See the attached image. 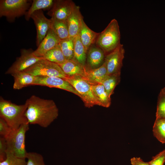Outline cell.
Wrapping results in <instances>:
<instances>
[{"label":"cell","mask_w":165,"mask_h":165,"mask_svg":"<svg viewBox=\"0 0 165 165\" xmlns=\"http://www.w3.org/2000/svg\"><path fill=\"white\" fill-rule=\"evenodd\" d=\"M25 115L28 123L46 128L58 116V109L52 100L45 99L35 95L27 99Z\"/></svg>","instance_id":"cell-1"},{"label":"cell","mask_w":165,"mask_h":165,"mask_svg":"<svg viewBox=\"0 0 165 165\" xmlns=\"http://www.w3.org/2000/svg\"><path fill=\"white\" fill-rule=\"evenodd\" d=\"M27 108L26 103L17 105L0 97V117L6 122L12 130L18 129L23 124L28 123L25 115Z\"/></svg>","instance_id":"cell-2"},{"label":"cell","mask_w":165,"mask_h":165,"mask_svg":"<svg viewBox=\"0 0 165 165\" xmlns=\"http://www.w3.org/2000/svg\"><path fill=\"white\" fill-rule=\"evenodd\" d=\"M120 34L117 21L112 20L105 29L100 33L96 45L104 52L105 56L115 50L120 43Z\"/></svg>","instance_id":"cell-3"},{"label":"cell","mask_w":165,"mask_h":165,"mask_svg":"<svg viewBox=\"0 0 165 165\" xmlns=\"http://www.w3.org/2000/svg\"><path fill=\"white\" fill-rule=\"evenodd\" d=\"M29 124H22L18 129L12 130L6 138L7 152L21 158H26L28 152L25 145V135L29 129Z\"/></svg>","instance_id":"cell-4"},{"label":"cell","mask_w":165,"mask_h":165,"mask_svg":"<svg viewBox=\"0 0 165 165\" xmlns=\"http://www.w3.org/2000/svg\"><path fill=\"white\" fill-rule=\"evenodd\" d=\"M69 82L81 97L85 106L90 108L94 105L100 106L92 90L91 85L81 75L68 76L64 79Z\"/></svg>","instance_id":"cell-5"},{"label":"cell","mask_w":165,"mask_h":165,"mask_svg":"<svg viewBox=\"0 0 165 165\" xmlns=\"http://www.w3.org/2000/svg\"><path fill=\"white\" fill-rule=\"evenodd\" d=\"M28 0H1L0 16H5L8 21H13L16 18L25 15L31 4Z\"/></svg>","instance_id":"cell-6"},{"label":"cell","mask_w":165,"mask_h":165,"mask_svg":"<svg viewBox=\"0 0 165 165\" xmlns=\"http://www.w3.org/2000/svg\"><path fill=\"white\" fill-rule=\"evenodd\" d=\"M23 71L34 76L57 77L64 79L67 76L58 64L43 58Z\"/></svg>","instance_id":"cell-7"},{"label":"cell","mask_w":165,"mask_h":165,"mask_svg":"<svg viewBox=\"0 0 165 165\" xmlns=\"http://www.w3.org/2000/svg\"><path fill=\"white\" fill-rule=\"evenodd\" d=\"M31 49H22L20 50V55L7 70L5 73L11 75L23 71L29 68L43 57L36 56Z\"/></svg>","instance_id":"cell-8"},{"label":"cell","mask_w":165,"mask_h":165,"mask_svg":"<svg viewBox=\"0 0 165 165\" xmlns=\"http://www.w3.org/2000/svg\"><path fill=\"white\" fill-rule=\"evenodd\" d=\"M124 54L123 45L120 44L115 50L105 56V61L108 75H120Z\"/></svg>","instance_id":"cell-9"},{"label":"cell","mask_w":165,"mask_h":165,"mask_svg":"<svg viewBox=\"0 0 165 165\" xmlns=\"http://www.w3.org/2000/svg\"><path fill=\"white\" fill-rule=\"evenodd\" d=\"M35 80L33 85H39L56 88L71 92L81 97L73 87L64 79L57 77L35 76Z\"/></svg>","instance_id":"cell-10"},{"label":"cell","mask_w":165,"mask_h":165,"mask_svg":"<svg viewBox=\"0 0 165 165\" xmlns=\"http://www.w3.org/2000/svg\"><path fill=\"white\" fill-rule=\"evenodd\" d=\"M37 31V45L39 46L51 28V20L44 15L42 10L36 11L31 15Z\"/></svg>","instance_id":"cell-11"},{"label":"cell","mask_w":165,"mask_h":165,"mask_svg":"<svg viewBox=\"0 0 165 165\" xmlns=\"http://www.w3.org/2000/svg\"><path fill=\"white\" fill-rule=\"evenodd\" d=\"M75 3L70 0H54L53 6L47 13L52 18L67 21Z\"/></svg>","instance_id":"cell-12"},{"label":"cell","mask_w":165,"mask_h":165,"mask_svg":"<svg viewBox=\"0 0 165 165\" xmlns=\"http://www.w3.org/2000/svg\"><path fill=\"white\" fill-rule=\"evenodd\" d=\"M60 41L59 37L51 28L37 48L34 51L33 54L37 57H42L48 51L58 45Z\"/></svg>","instance_id":"cell-13"},{"label":"cell","mask_w":165,"mask_h":165,"mask_svg":"<svg viewBox=\"0 0 165 165\" xmlns=\"http://www.w3.org/2000/svg\"><path fill=\"white\" fill-rule=\"evenodd\" d=\"M79 8V7L75 3L67 20L69 38H74L79 34L83 20Z\"/></svg>","instance_id":"cell-14"},{"label":"cell","mask_w":165,"mask_h":165,"mask_svg":"<svg viewBox=\"0 0 165 165\" xmlns=\"http://www.w3.org/2000/svg\"><path fill=\"white\" fill-rule=\"evenodd\" d=\"M105 55L104 52L95 44L92 45L88 49L87 54L86 62L87 68H97L103 63Z\"/></svg>","instance_id":"cell-15"},{"label":"cell","mask_w":165,"mask_h":165,"mask_svg":"<svg viewBox=\"0 0 165 165\" xmlns=\"http://www.w3.org/2000/svg\"><path fill=\"white\" fill-rule=\"evenodd\" d=\"M83 77L91 85L101 84L107 75L106 63L105 61L99 67L94 69L86 68Z\"/></svg>","instance_id":"cell-16"},{"label":"cell","mask_w":165,"mask_h":165,"mask_svg":"<svg viewBox=\"0 0 165 165\" xmlns=\"http://www.w3.org/2000/svg\"><path fill=\"white\" fill-rule=\"evenodd\" d=\"M99 33L91 30L86 25L83 20L78 35L81 41L87 51L90 47L95 43Z\"/></svg>","instance_id":"cell-17"},{"label":"cell","mask_w":165,"mask_h":165,"mask_svg":"<svg viewBox=\"0 0 165 165\" xmlns=\"http://www.w3.org/2000/svg\"><path fill=\"white\" fill-rule=\"evenodd\" d=\"M58 65L66 76L79 75L83 77L85 76V66H83L73 60H66Z\"/></svg>","instance_id":"cell-18"},{"label":"cell","mask_w":165,"mask_h":165,"mask_svg":"<svg viewBox=\"0 0 165 165\" xmlns=\"http://www.w3.org/2000/svg\"><path fill=\"white\" fill-rule=\"evenodd\" d=\"M11 75L14 79L13 87L15 90H20L28 86L33 85L36 78L35 76L24 71L17 72Z\"/></svg>","instance_id":"cell-19"},{"label":"cell","mask_w":165,"mask_h":165,"mask_svg":"<svg viewBox=\"0 0 165 165\" xmlns=\"http://www.w3.org/2000/svg\"><path fill=\"white\" fill-rule=\"evenodd\" d=\"M74 50L73 60L85 67L87 51L81 41L79 35L74 38Z\"/></svg>","instance_id":"cell-20"},{"label":"cell","mask_w":165,"mask_h":165,"mask_svg":"<svg viewBox=\"0 0 165 165\" xmlns=\"http://www.w3.org/2000/svg\"><path fill=\"white\" fill-rule=\"evenodd\" d=\"M93 92L100 104V106L109 107L111 104V99L104 86L101 84L91 85Z\"/></svg>","instance_id":"cell-21"},{"label":"cell","mask_w":165,"mask_h":165,"mask_svg":"<svg viewBox=\"0 0 165 165\" xmlns=\"http://www.w3.org/2000/svg\"><path fill=\"white\" fill-rule=\"evenodd\" d=\"M51 28L61 40L69 37L68 28L67 21L59 20L51 18Z\"/></svg>","instance_id":"cell-22"},{"label":"cell","mask_w":165,"mask_h":165,"mask_svg":"<svg viewBox=\"0 0 165 165\" xmlns=\"http://www.w3.org/2000/svg\"><path fill=\"white\" fill-rule=\"evenodd\" d=\"M54 1L53 0H33L31 6L24 15L25 19L28 21L31 15L36 11L51 9Z\"/></svg>","instance_id":"cell-23"},{"label":"cell","mask_w":165,"mask_h":165,"mask_svg":"<svg viewBox=\"0 0 165 165\" xmlns=\"http://www.w3.org/2000/svg\"><path fill=\"white\" fill-rule=\"evenodd\" d=\"M42 57L58 64H62L66 61L59 44L48 51Z\"/></svg>","instance_id":"cell-24"},{"label":"cell","mask_w":165,"mask_h":165,"mask_svg":"<svg viewBox=\"0 0 165 165\" xmlns=\"http://www.w3.org/2000/svg\"><path fill=\"white\" fill-rule=\"evenodd\" d=\"M74 38H68L61 40L59 44L66 60L73 59L74 57Z\"/></svg>","instance_id":"cell-25"},{"label":"cell","mask_w":165,"mask_h":165,"mask_svg":"<svg viewBox=\"0 0 165 165\" xmlns=\"http://www.w3.org/2000/svg\"><path fill=\"white\" fill-rule=\"evenodd\" d=\"M152 131L154 136L158 141L165 143V119H156Z\"/></svg>","instance_id":"cell-26"},{"label":"cell","mask_w":165,"mask_h":165,"mask_svg":"<svg viewBox=\"0 0 165 165\" xmlns=\"http://www.w3.org/2000/svg\"><path fill=\"white\" fill-rule=\"evenodd\" d=\"M120 75H107L101 83L110 97L113 94L116 87L120 82Z\"/></svg>","instance_id":"cell-27"},{"label":"cell","mask_w":165,"mask_h":165,"mask_svg":"<svg viewBox=\"0 0 165 165\" xmlns=\"http://www.w3.org/2000/svg\"><path fill=\"white\" fill-rule=\"evenodd\" d=\"M26 159L18 157L12 153L6 152V159L0 162V165H26Z\"/></svg>","instance_id":"cell-28"},{"label":"cell","mask_w":165,"mask_h":165,"mask_svg":"<svg viewBox=\"0 0 165 165\" xmlns=\"http://www.w3.org/2000/svg\"><path fill=\"white\" fill-rule=\"evenodd\" d=\"M156 119H165V94L161 90L158 97Z\"/></svg>","instance_id":"cell-29"},{"label":"cell","mask_w":165,"mask_h":165,"mask_svg":"<svg viewBox=\"0 0 165 165\" xmlns=\"http://www.w3.org/2000/svg\"><path fill=\"white\" fill-rule=\"evenodd\" d=\"M26 165H46L43 156L35 152H29L26 157Z\"/></svg>","instance_id":"cell-30"},{"label":"cell","mask_w":165,"mask_h":165,"mask_svg":"<svg viewBox=\"0 0 165 165\" xmlns=\"http://www.w3.org/2000/svg\"><path fill=\"white\" fill-rule=\"evenodd\" d=\"M149 165H163L165 162V149L152 157Z\"/></svg>","instance_id":"cell-31"},{"label":"cell","mask_w":165,"mask_h":165,"mask_svg":"<svg viewBox=\"0 0 165 165\" xmlns=\"http://www.w3.org/2000/svg\"><path fill=\"white\" fill-rule=\"evenodd\" d=\"M12 130L6 122L0 117V136L6 138Z\"/></svg>","instance_id":"cell-32"},{"label":"cell","mask_w":165,"mask_h":165,"mask_svg":"<svg viewBox=\"0 0 165 165\" xmlns=\"http://www.w3.org/2000/svg\"><path fill=\"white\" fill-rule=\"evenodd\" d=\"M7 147L6 138L0 137V162L4 160L6 157Z\"/></svg>","instance_id":"cell-33"},{"label":"cell","mask_w":165,"mask_h":165,"mask_svg":"<svg viewBox=\"0 0 165 165\" xmlns=\"http://www.w3.org/2000/svg\"><path fill=\"white\" fill-rule=\"evenodd\" d=\"M130 161L131 165H149L148 162H145L140 157H133Z\"/></svg>","instance_id":"cell-34"},{"label":"cell","mask_w":165,"mask_h":165,"mask_svg":"<svg viewBox=\"0 0 165 165\" xmlns=\"http://www.w3.org/2000/svg\"><path fill=\"white\" fill-rule=\"evenodd\" d=\"M162 92H163L164 94H165V86L161 90Z\"/></svg>","instance_id":"cell-35"}]
</instances>
